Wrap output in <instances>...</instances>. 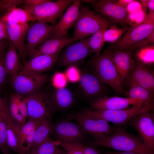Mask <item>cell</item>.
I'll return each instance as SVG.
<instances>
[{"mask_svg":"<svg viewBox=\"0 0 154 154\" xmlns=\"http://www.w3.org/2000/svg\"><path fill=\"white\" fill-rule=\"evenodd\" d=\"M93 144L119 151L154 154V151L148 149L140 139L120 128H116L115 132L109 136L94 139Z\"/></svg>","mask_w":154,"mask_h":154,"instance_id":"1","label":"cell"},{"mask_svg":"<svg viewBox=\"0 0 154 154\" xmlns=\"http://www.w3.org/2000/svg\"><path fill=\"white\" fill-rule=\"evenodd\" d=\"M111 49L105 50L98 55L92 56L89 63L93 68L94 73L102 82L110 86L116 93L126 95L111 55Z\"/></svg>","mask_w":154,"mask_h":154,"instance_id":"2","label":"cell"},{"mask_svg":"<svg viewBox=\"0 0 154 154\" xmlns=\"http://www.w3.org/2000/svg\"><path fill=\"white\" fill-rule=\"evenodd\" d=\"M110 23L106 18L92 11L86 5L80 6L74 25L73 37L76 40L84 39L99 30L108 28Z\"/></svg>","mask_w":154,"mask_h":154,"instance_id":"3","label":"cell"},{"mask_svg":"<svg viewBox=\"0 0 154 154\" xmlns=\"http://www.w3.org/2000/svg\"><path fill=\"white\" fill-rule=\"evenodd\" d=\"M154 102L133 106L129 108L117 110L86 109L83 112L91 116L101 118L107 121L121 126L126 125L134 116L140 113L154 109Z\"/></svg>","mask_w":154,"mask_h":154,"instance_id":"4","label":"cell"},{"mask_svg":"<svg viewBox=\"0 0 154 154\" xmlns=\"http://www.w3.org/2000/svg\"><path fill=\"white\" fill-rule=\"evenodd\" d=\"M66 117L67 120L76 121L94 139L112 135L116 129L106 120L88 115L83 112L69 114Z\"/></svg>","mask_w":154,"mask_h":154,"instance_id":"5","label":"cell"},{"mask_svg":"<svg viewBox=\"0 0 154 154\" xmlns=\"http://www.w3.org/2000/svg\"><path fill=\"white\" fill-rule=\"evenodd\" d=\"M25 97L29 119L41 120L52 117L54 108L47 92L40 89Z\"/></svg>","mask_w":154,"mask_h":154,"instance_id":"6","label":"cell"},{"mask_svg":"<svg viewBox=\"0 0 154 154\" xmlns=\"http://www.w3.org/2000/svg\"><path fill=\"white\" fill-rule=\"evenodd\" d=\"M48 75L20 72L11 85L15 93L27 96L40 89L49 80Z\"/></svg>","mask_w":154,"mask_h":154,"instance_id":"7","label":"cell"},{"mask_svg":"<svg viewBox=\"0 0 154 154\" xmlns=\"http://www.w3.org/2000/svg\"><path fill=\"white\" fill-rule=\"evenodd\" d=\"M72 0L49 1L39 5L29 11L36 21L55 25L56 21L73 2Z\"/></svg>","mask_w":154,"mask_h":154,"instance_id":"8","label":"cell"},{"mask_svg":"<svg viewBox=\"0 0 154 154\" xmlns=\"http://www.w3.org/2000/svg\"><path fill=\"white\" fill-rule=\"evenodd\" d=\"M90 54L88 38L80 40L77 43L68 45L60 54L56 67L59 68L77 66Z\"/></svg>","mask_w":154,"mask_h":154,"instance_id":"9","label":"cell"},{"mask_svg":"<svg viewBox=\"0 0 154 154\" xmlns=\"http://www.w3.org/2000/svg\"><path fill=\"white\" fill-rule=\"evenodd\" d=\"M148 110L133 117L129 124L137 130L141 141L150 150L154 151L153 116Z\"/></svg>","mask_w":154,"mask_h":154,"instance_id":"10","label":"cell"},{"mask_svg":"<svg viewBox=\"0 0 154 154\" xmlns=\"http://www.w3.org/2000/svg\"><path fill=\"white\" fill-rule=\"evenodd\" d=\"M154 30V23L142 22L130 28L113 45L114 50H124L148 36Z\"/></svg>","mask_w":154,"mask_h":154,"instance_id":"11","label":"cell"},{"mask_svg":"<svg viewBox=\"0 0 154 154\" xmlns=\"http://www.w3.org/2000/svg\"><path fill=\"white\" fill-rule=\"evenodd\" d=\"M55 25L39 21L29 25L26 39V51L27 56L30 52L48 39Z\"/></svg>","mask_w":154,"mask_h":154,"instance_id":"12","label":"cell"},{"mask_svg":"<svg viewBox=\"0 0 154 154\" xmlns=\"http://www.w3.org/2000/svg\"><path fill=\"white\" fill-rule=\"evenodd\" d=\"M52 133L57 140L70 143L81 142L87 133L78 123L67 120L52 125Z\"/></svg>","mask_w":154,"mask_h":154,"instance_id":"13","label":"cell"},{"mask_svg":"<svg viewBox=\"0 0 154 154\" xmlns=\"http://www.w3.org/2000/svg\"><path fill=\"white\" fill-rule=\"evenodd\" d=\"M132 50H111V55L119 77L122 85L127 82L135 65Z\"/></svg>","mask_w":154,"mask_h":154,"instance_id":"14","label":"cell"},{"mask_svg":"<svg viewBox=\"0 0 154 154\" xmlns=\"http://www.w3.org/2000/svg\"><path fill=\"white\" fill-rule=\"evenodd\" d=\"M145 103H147L128 97L104 96L99 97L92 102L90 109L93 110H120L128 108L131 105L138 106Z\"/></svg>","mask_w":154,"mask_h":154,"instance_id":"15","label":"cell"},{"mask_svg":"<svg viewBox=\"0 0 154 154\" xmlns=\"http://www.w3.org/2000/svg\"><path fill=\"white\" fill-rule=\"evenodd\" d=\"M81 1L80 0H74L62 16L60 21L56 25L48 40L59 38L67 36L69 31L74 26L77 18Z\"/></svg>","mask_w":154,"mask_h":154,"instance_id":"16","label":"cell"},{"mask_svg":"<svg viewBox=\"0 0 154 154\" xmlns=\"http://www.w3.org/2000/svg\"><path fill=\"white\" fill-rule=\"evenodd\" d=\"M92 5L96 11L115 22L122 25L127 22L129 13L126 9L118 6L114 1L100 0Z\"/></svg>","mask_w":154,"mask_h":154,"instance_id":"17","label":"cell"},{"mask_svg":"<svg viewBox=\"0 0 154 154\" xmlns=\"http://www.w3.org/2000/svg\"><path fill=\"white\" fill-rule=\"evenodd\" d=\"M6 23L9 40L18 51L21 60L25 63L27 56L26 51V39L29 25L28 23Z\"/></svg>","mask_w":154,"mask_h":154,"instance_id":"18","label":"cell"},{"mask_svg":"<svg viewBox=\"0 0 154 154\" xmlns=\"http://www.w3.org/2000/svg\"><path fill=\"white\" fill-rule=\"evenodd\" d=\"M60 52L51 55H40L29 60L24 64L20 72L43 74L54 67Z\"/></svg>","mask_w":154,"mask_h":154,"instance_id":"19","label":"cell"},{"mask_svg":"<svg viewBox=\"0 0 154 154\" xmlns=\"http://www.w3.org/2000/svg\"><path fill=\"white\" fill-rule=\"evenodd\" d=\"M76 40L68 36L59 38L48 39L30 52L27 54L29 60L44 55H51L61 52L64 47L73 43Z\"/></svg>","mask_w":154,"mask_h":154,"instance_id":"20","label":"cell"},{"mask_svg":"<svg viewBox=\"0 0 154 154\" xmlns=\"http://www.w3.org/2000/svg\"><path fill=\"white\" fill-rule=\"evenodd\" d=\"M127 83L140 86L154 94L153 72L146 66L135 63Z\"/></svg>","mask_w":154,"mask_h":154,"instance_id":"21","label":"cell"},{"mask_svg":"<svg viewBox=\"0 0 154 154\" xmlns=\"http://www.w3.org/2000/svg\"><path fill=\"white\" fill-rule=\"evenodd\" d=\"M17 50L9 40V48L6 54L5 64L9 80L11 84L18 75L23 67Z\"/></svg>","mask_w":154,"mask_h":154,"instance_id":"22","label":"cell"},{"mask_svg":"<svg viewBox=\"0 0 154 154\" xmlns=\"http://www.w3.org/2000/svg\"><path fill=\"white\" fill-rule=\"evenodd\" d=\"M80 86L85 94L89 97L98 96L104 91V84L94 74L86 73L79 80Z\"/></svg>","mask_w":154,"mask_h":154,"instance_id":"23","label":"cell"},{"mask_svg":"<svg viewBox=\"0 0 154 154\" xmlns=\"http://www.w3.org/2000/svg\"><path fill=\"white\" fill-rule=\"evenodd\" d=\"M50 98L54 109L68 108L72 105L74 100L71 91L65 87L57 88L50 95Z\"/></svg>","mask_w":154,"mask_h":154,"instance_id":"24","label":"cell"},{"mask_svg":"<svg viewBox=\"0 0 154 154\" xmlns=\"http://www.w3.org/2000/svg\"><path fill=\"white\" fill-rule=\"evenodd\" d=\"M5 22L12 24H23L34 22L35 20L31 13L24 9L15 8L5 14L1 16Z\"/></svg>","mask_w":154,"mask_h":154,"instance_id":"25","label":"cell"},{"mask_svg":"<svg viewBox=\"0 0 154 154\" xmlns=\"http://www.w3.org/2000/svg\"><path fill=\"white\" fill-rule=\"evenodd\" d=\"M51 119V117L41 120L36 126L31 147L43 143L50 138L52 132Z\"/></svg>","mask_w":154,"mask_h":154,"instance_id":"26","label":"cell"},{"mask_svg":"<svg viewBox=\"0 0 154 154\" xmlns=\"http://www.w3.org/2000/svg\"><path fill=\"white\" fill-rule=\"evenodd\" d=\"M58 140H54L50 137L43 143L31 147L28 154H63L57 147Z\"/></svg>","mask_w":154,"mask_h":154,"instance_id":"27","label":"cell"},{"mask_svg":"<svg viewBox=\"0 0 154 154\" xmlns=\"http://www.w3.org/2000/svg\"><path fill=\"white\" fill-rule=\"evenodd\" d=\"M135 49L134 57L137 63L145 66L154 64V43L148 44Z\"/></svg>","mask_w":154,"mask_h":154,"instance_id":"28","label":"cell"},{"mask_svg":"<svg viewBox=\"0 0 154 154\" xmlns=\"http://www.w3.org/2000/svg\"><path fill=\"white\" fill-rule=\"evenodd\" d=\"M129 85V89L126 94L128 97L138 99L144 103L153 102L154 94L139 85L134 84Z\"/></svg>","mask_w":154,"mask_h":154,"instance_id":"29","label":"cell"},{"mask_svg":"<svg viewBox=\"0 0 154 154\" xmlns=\"http://www.w3.org/2000/svg\"><path fill=\"white\" fill-rule=\"evenodd\" d=\"M22 97L15 93L11 94L7 105L10 116L13 120L23 125L26 123V119L21 115L19 110V104Z\"/></svg>","mask_w":154,"mask_h":154,"instance_id":"30","label":"cell"},{"mask_svg":"<svg viewBox=\"0 0 154 154\" xmlns=\"http://www.w3.org/2000/svg\"><path fill=\"white\" fill-rule=\"evenodd\" d=\"M6 123L7 140L11 150L20 154L18 137L11 116L5 117Z\"/></svg>","mask_w":154,"mask_h":154,"instance_id":"31","label":"cell"},{"mask_svg":"<svg viewBox=\"0 0 154 154\" xmlns=\"http://www.w3.org/2000/svg\"><path fill=\"white\" fill-rule=\"evenodd\" d=\"M107 29V28H102L88 38L91 54L94 53L96 55L100 54L105 43L103 38L104 35Z\"/></svg>","mask_w":154,"mask_h":154,"instance_id":"32","label":"cell"},{"mask_svg":"<svg viewBox=\"0 0 154 154\" xmlns=\"http://www.w3.org/2000/svg\"><path fill=\"white\" fill-rule=\"evenodd\" d=\"M11 150L7 142L5 119L0 112V151L3 154H9Z\"/></svg>","mask_w":154,"mask_h":154,"instance_id":"33","label":"cell"},{"mask_svg":"<svg viewBox=\"0 0 154 154\" xmlns=\"http://www.w3.org/2000/svg\"><path fill=\"white\" fill-rule=\"evenodd\" d=\"M126 28L122 29L117 27L116 25L111 26L105 32L103 38L105 42L115 43L121 38Z\"/></svg>","mask_w":154,"mask_h":154,"instance_id":"34","label":"cell"},{"mask_svg":"<svg viewBox=\"0 0 154 154\" xmlns=\"http://www.w3.org/2000/svg\"><path fill=\"white\" fill-rule=\"evenodd\" d=\"M22 0H0V14L2 15L23 3Z\"/></svg>","mask_w":154,"mask_h":154,"instance_id":"35","label":"cell"},{"mask_svg":"<svg viewBox=\"0 0 154 154\" xmlns=\"http://www.w3.org/2000/svg\"><path fill=\"white\" fill-rule=\"evenodd\" d=\"M7 52L0 54V92H1L9 78L5 64V57Z\"/></svg>","mask_w":154,"mask_h":154,"instance_id":"36","label":"cell"},{"mask_svg":"<svg viewBox=\"0 0 154 154\" xmlns=\"http://www.w3.org/2000/svg\"><path fill=\"white\" fill-rule=\"evenodd\" d=\"M36 126L27 135L22 143L20 147V154H28L33 144L34 133Z\"/></svg>","mask_w":154,"mask_h":154,"instance_id":"37","label":"cell"},{"mask_svg":"<svg viewBox=\"0 0 154 154\" xmlns=\"http://www.w3.org/2000/svg\"><path fill=\"white\" fill-rule=\"evenodd\" d=\"M53 83L56 88L64 87L67 82V78L64 74L60 72L56 73L52 79Z\"/></svg>","mask_w":154,"mask_h":154,"instance_id":"38","label":"cell"},{"mask_svg":"<svg viewBox=\"0 0 154 154\" xmlns=\"http://www.w3.org/2000/svg\"><path fill=\"white\" fill-rule=\"evenodd\" d=\"M59 142V145L67 151V154H84L81 150L75 146L71 143L60 141Z\"/></svg>","mask_w":154,"mask_h":154,"instance_id":"39","label":"cell"},{"mask_svg":"<svg viewBox=\"0 0 154 154\" xmlns=\"http://www.w3.org/2000/svg\"><path fill=\"white\" fill-rule=\"evenodd\" d=\"M66 78L72 82H76L80 80V78L79 72L75 66L69 67L65 74Z\"/></svg>","mask_w":154,"mask_h":154,"instance_id":"40","label":"cell"},{"mask_svg":"<svg viewBox=\"0 0 154 154\" xmlns=\"http://www.w3.org/2000/svg\"><path fill=\"white\" fill-rule=\"evenodd\" d=\"M154 43V30L147 37L131 46L126 50H134L147 44Z\"/></svg>","mask_w":154,"mask_h":154,"instance_id":"41","label":"cell"},{"mask_svg":"<svg viewBox=\"0 0 154 154\" xmlns=\"http://www.w3.org/2000/svg\"><path fill=\"white\" fill-rule=\"evenodd\" d=\"M70 143L75 146L81 150L84 154H100L98 151L92 147L85 145L81 142Z\"/></svg>","mask_w":154,"mask_h":154,"instance_id":"42","label":"cell"},{"mask_svg":"<svg viewBox=\"0 0 154 154\" xmlns=\"http://www.w3.org/2000/svg\"><path fill=\"white\" fill-rule=\"evenodd\" d=\"M49 0H24L23 9L29 11L31 9L41 4L49 1Z\"/></svg>","mask_w":154,"mask_h":154,"instance_id":"43","label":"cell"},{"mask_svg":"<svg viewBox=\"0 0 154 154\" xmlns=\"http://www.w3.org/2000/svg\"><path fill=\"white\" fill-rule=\"evenodd\" d=\"M9 40L6 27V23L0 17V41H6Z\"/></svg>","mask_w":154,"mask_h":154,"instance_id":"44","label":"cell"},{"mask_svg":"<svg viewBox=\"0 0 154 154\" xmlns=\"http://www.w3.org/2000/svg\"><path fill=\"white\" fill-rule=\"evenodd\" d=\"M19 110L20 114L24 118L28 117V106L26 98L25 97H22L20 102Z\"/></svg>","mask_w":154,"mask_h":154,"instance_id":"45","label":"cell"},{"mask_svg":"<svg viewBox=\"0 0 154 154\" xmlns=\"http://www.w3.org/2000/svg\"><path fill=\"white\" fill-rule=\"evenodd\" d=\"M0 92V112L5 117L10 116L7 102L1 97Z\"/></svg>","mask_w":154,"mask_h":154,"instance_id":"46","label":"cell"},{"mask_svg":"<svg viewBox=\"0 0 154 154\" xmlns=\"http://www.w3.org/2000/svg\"><path fill=\"white\" fill-rule=\"evenodd\" d=\"M141 2L142 6L143 7H147L150 10L154 11V0H139Z\"/></svg>","mask_w":154,"mask_h":154,"instance_id":"47","label":"cell"},{"mask_svg":"<svg viewBox=\"0 0 154 154\" xmlns=\"http://www.w3.org/2000/svg\"><path fill=\"white\" fill-rule=\"evenodd\" d=\"M142 22L154 23V11L150 10Z\"/></svg>","mask_w":154,"mask_h":154,"instance_id":"48","label":"cell"},{"mask_svg":"<svg viewBox=\"0 0 154 154\" xmlns=\"http://www.w3.org/2000/svg\"><path fill=\"white\" fill-rule=\"evenodd\" d=\"M135 1L134 0H119L115 1V3L118 6L126 8L129 4Z\"/></svg>","mask_w":154,"mask_h":154,"instance_id":"49","label":"cell"},{"mask_svg":"<svg viewBox=\"0 0 154 154\" xmlns=\"http://www.w3.org/2000/svg\"><path fill=\"white\" fill-rule=\"evenodd\" d=\"M8 48L9 40L0 41V54L7 52V49Z\"/></svg>","mask_w":154,"mask_h":154,"instance_id":"50","label":"cell"},{"mask_svg":"<svg viewBox=\"0 0 154 154\" xmlns=\"http://www.w3.org/2000/svg\"><path fill=\"white\" fill-rule=\"evenodd\" d=\"M107 154H140L138 153L128 152L121 151H111L107 153Z\"/></svg>","mask_w":154,"mask_h":154,"instance_id":"51","label":"cell"},{"mask_svg":"<svg viewBox=\"0 0 154 154\" xmlns=\"http://www.w3.org/2000/svg\"><path fill=\"white\" fill-rule=\"evenodd\" d=\"M81 1L87 3H88L91 4L92 5L94 4L96 2V0H84Z\"/></svg>","mask_w":154,"mask_h":154,"instance_id":"52","label":"cell"},{"mask_svg":"<svg viewBox=\"0 0 154 154\" xmlns=\"http://www.w3.org/2000/svg\"><path fill=\"white\" fill-rule=\"evenodd\" d=\"M9 154H10V153H9Z\"/></svg>","mask_w":154,"mask_h":154,"instance_id":"53","label":"cell"}]
</instances>
